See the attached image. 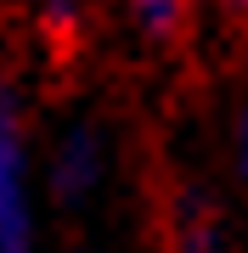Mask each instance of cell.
<instances>
[{"label": "cell", "mask_w": 248, "mask_h": 253, "mask_svg": "<svg viewBox=\"0 0 248 253\" xmlns=\"http://www.w3.org/2000/svg\"><path fill=\"white\" fill-rule=\"evenodd\" d=\"M101 169H107V158H101V135H96L91 124H79V129L62 135V146H56V158H51V186L62 191L68 203H85V197L101 186Z\"/></svg>", "instance_id": "2"}, {"label": "cell", "mask_w": 248, "mask_h": 253, "mask_svg": "<svg viewBox=\"0 0 248 253\" xmlns=\"http://www.w3.org/2000/svg\"><path fill=\"white\" fill-rule=\"evenodd\" d=\"M220 6H226V11H243V17H248V0H220Z\"/></svg>", "instance_id": "7"}, {"label": "cell", "mask_w": 248, "mask_h": 253, "mask_svg": "<svg viewBox=\"0 0 248 253\" xmlns=\"http://www.w3.org/2000/svg\"><path fill=\"white\" fill-rule=\"evenodd\" d=\"M0 253H34V203H28V158L11 84L0 73Z\"/></svg>", "instance_id": "1"}, {"label": "cell", "mask_w": 248, "mask_h": 253, "mask_svg": "<svg viewBox=\"0 0 248 253\" xmlns=\"http://www.w3.org/2000/svg\"><path fill=\"white\" fill-rule=\"evenodd\" d=\"M130 6V17H136L141 34H152V40H169L175 28L186 23V11H192V0H124Z\"/></svg>", "instance_id": "4"}, {"label": "cell", "mask_w": 248, "mask_h": 253, "mask_svg": "<svg viewBox=\"0 0 248 253\" xmlns=\"http://www.w3.org/2000/svg\"><path fill=\"white\" fill-rule=\"evenodd\" d=\"M85 6H91V0H40V23H46L51 34H74L85 23Z\"/></svg>", "instance_id": "5"}, {"label": "cell", "mask_w": 248, "mask_h": 253, "mask_svg": "<svg viewBox=\"0 0 248 253\" xmlns=\"http://www.w3.org/2000/svg\"><path fill=\"white\" fill-rule=\"evenodd\" d=\"M237 146H243V186H248V107H243V129H237Z\"/></svg>", "instance_id": "6"}, {"label": "cell", "mask_w": 248, "mask_h": 253, "mask_svg": "<svg viewBox=\"0 0 248 253\" xmlns=\"http://www.w3.org/2000/svg\"><path fill=\"white\" fill-rule=\"evenodd\" d=\"M175 242H181V253H220V219L209 214L198 191H186L175 208Z\"/></svg>", "instance_id": "3"}]
</instances>
